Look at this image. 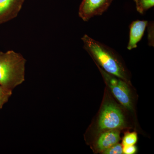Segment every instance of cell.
Instances as JSON below:
<instances>
[{
	"mask_svg": "<svg viewBox=\"0 0 154 154\" xmlns=\"http://www.w3.org/2000/svg\"><path fill=\"white\" fill-rule=\"evenodd\" d=\"M84 49L110 75L122 80L126 79V72L114 50L85 34L82 38Z\"/></svg>",
	"mask_w": 154,
	"mask_h": 154,
	"instance_id": "cell-1",
	"label": "cell"
},
{
	"mask_svg": "<svg viewBox=\"0 0 154 154\" xmlns=\"http://www.w3.org/2000/svg\"><path fill=\"white\" fill-rule=\"evenodd\" d=\"M26 60L13 50L0 52V85L13 91L25 81Z\"/></svg>",
	"mask_w": 154,
	"mask_h": 154,
	"instance_id": "cell-2",
	"label": "cell"
},
{
	"mask_svg": "<svg viewBox=\"0 0 154 154\" xmlns=\"http://www.w3.org/2000/svg\"><path fill=\"white\" fill-rule=\"evenodd\" d=\"M124 118L121 110L112 103H107L104 107L99 119L101 130H113L124 125Z\"/></svg>",
	"mask_w": 154,
	"mask_h": 154,
	"instance_id": "cell-3",
	"label": "cell"
},
{
	"mask_svg": "<svg viewBox=\"0 0 154 154\" xmlns=\"http://www.w3.org/2000/svg\"><path fill=\"white\" fill-rule=\"evenodd\" d=\"M101 72L116 99L127 109H132L130 94L126 83L105 71L102 70Z\"/></svg>",
	"mask_w": 154,
	"mask_h": 154,
	"instance_id": "cell-4",
	"label": "cell"
},
{
	"mask_svg": "<svg viewBox=\"0 0 154 154\" xmlns=\"http://www.w3.org/2000/svg\"><path fill=\"white\" fill-rule=\"evenodd\" d=\"M113 0H83L79 7V15L85 22L96 16H101L112 4Z\"/></svg>",
	"mask_w": 154,
	"mask_h": 154,
	"instance_id": "cell-5",
	"label": "cell"
},
{
	"mask_svg": "<svg viewBox=\"0 0 154 154\" xmlns=\"http://www.w3.org/2000/svg\"><path fill=\"white\" fill-rule=\"evenodd\" d=\"M148 22L146 20H136L130 25L129 38L127 49L131 50L136 48L137 43L141 40Z\"/></svg>",
	"mask_w": 154,
	"mask_h": 154,
	"instance_id": "cell-6",
	"label": "cell"
},
{
	"mask_svg": "<svg viewBox=\"0 0 154 154\" xmlns=\"http://www.w3.org/2000/svg\"><path fill=\"white\" fill-rule=\"evenodd\" d=\"M21 8L18 0H0V23L16 18Z\"/></svg>",
	"mask_w": 154,
	"mask_h": 154,
	"instance_id": "cell-7",
	"label": "cell"
},
{
	"mask_svg": "<svg viewBox=\"0 0 154 154\" xmlns=\"http://www.w3.org/2000/svg\"><path fill=\"white\" fill-rule=\"evenodd\" d=\"M119 140V134L118 131H109L101 135L97 141V146L100 151H104L118 143Z\"/></svg>",
	"mask_w": 154,
	"mask_h": 154,
	"instance_id": "cell-8",
	"label": "cell"
},
{
	"mask_svg": "<svg viewBox=\"0 0 154 154\" xmlns=\"http://www.w3.org/2000/svg\"><path fill=\"white\" fill-rule=\"evenodd\" d=\"M137 10L140 14H143L154 5V0H134Z\"/></svg>",
	"mask_w": 154,
	"mask_h": 154,
	"instance_id": "cell-9",
	"label": "cell"
},
{
	"mask_svg": "<svg viewBox=\"0 0 154 154\" xmlns=\"http://www.w3.org/2000/svg\"><path fill=\"white\" fill-rule=\"evenodd\" d=\"M12 91L0 85V110L8 101L12 95Z\"/></svg>",
	"mask_w": 154,
	"mask_h": 154,
	"instance_id": "cell-10",
	"label": "cell"
},
{
	"mask_svg": "<svg viewBox=\"0 0 154 154\" xmlns=\"http://www.w3.org/2000/svg\"><path fill=\"white\" fill-rule=\"evenodd\" d=\"M137 140V134L136 133H128L125 136L122 140L123 146L134 145Z\"/></svg>",
	"mask_w": 154,
	"mask_h": 154,
	"instance_id": "cell-11",
	"label": "cell"
},
{
	"mask_svg": "<svg viewBox=\"0 0 154 154\" xmlns=\"http://www.w3.org/2000/svg\"><path fill=\"white\" fill-rule=\"evenodd\" d=\"M148 39L149 45L154 47V23L153 22H149L148 23Z\"/></svg>",
	"mask_w": 154,
	"mask_h": 154,
	"instance_id": "cell-12",
	"label": "cell"
},
{
	"mask_svg": "<svg viewBox=\"0 0 154 154\" xmlns=\"http://www.w3.org/2000/svg\"><path fill=\"white\" fill-rule=\"evenodd\" d=\"M104 153L106 154H121L123 153L121 145L116 143L104 151Z\"/></svg>",
	"mask_w": 154,
	"mask_h": 154,
	"instance_id": "cell-13",
	"label": "cell"
},
{
	"mask_svg": "<svg viewBox=\"0 0 154 154\" xmlns=\"http://www.w3.org/2000/svg\"><path fill=\"white\" fill-rule=\"evenodd\" d=\"M136 151V147L134 145L124 146L122 148L123 153L125 154H134Z\"/></svg>",
	"mask_w": 154,
	"mask_h": 154,
	"instance_id": "cell-14",
	"label": "cell"
}]
</instances>
